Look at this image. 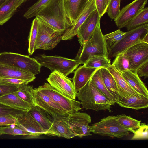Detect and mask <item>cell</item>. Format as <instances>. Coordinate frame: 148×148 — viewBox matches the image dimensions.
Returning a JSON list of instances; mask_svg holds the SVG:
<instances>
[{
    "label": "cell",
    "instance_id": "1",
    "mask_svg": "<svg viewBox=\"0 0 148 148\" xmlns=\"http://www.w3.org/2000/svg\"><path fill=\"white\" fill-rule=\"evenodd\" d=\"M36 17L57 31L65 32L71 27L66 15L64 0H50Z\"/></svg>",
    "mask_w": 148,
    "mask_h": 148
},
{
    "label": "cell",
    "instance_id": "2",
    "mask_svg": "<svg viewBox=\"0 0 148 148\" xmlns=\"http://www.w3.org/2000/svg\"><path fill=\"white\" fill-rule=\"evenodd\" d=\"M77 96L83 108L112 112L110 108L114 104L97 88L91 79L77 93Z\"/></svg>",
    "mask_w": 148,
    "mask_h": 148
},
{
    "label": "cell",
    "instance_id": "3",
    "mask_svg": "<svg viewBox=\"0 0 148 148\" xmlns=\"http://www.w3.org/2000/svg\"><path fill=\"white\" fill-rule=\"evenodd\" d=\"M104 35L101 30L100 22L97 24L90 38L81 45L75 59L83 65L92 55H100L108 57Z\"/></svg>",
    "mask_w": 148,
    "mask_h": 148
},
{
    "label": "cell",
    "instance_id": "4",
    "mask_svg": "<svg viewBox=\"0 0 148 148\" xmlns=\"http://www.w3.org/2000/svg\"><path fill=\"white\" fill-rule=\"evenodd\" d=\"M40 64L51 71H57L67 76L72 73L81 64L75 59H70L58 56H47L39 54L34 58Z\"/></svg>",
    "mask_w": 148,
    "mask_h": 148
},
{
    "label": "cell",
    "instance_id": "5",
    "mask_svg": "<svg viewBox=\"0 0 148 148\" xmlns=\"http://www.w3.org/2000/svg\"><path fill=\"white\" fill-rule=\"evenodd\" d=\"M0 63L24 70L35 75L40 73L42 66L34 58L10 52L0 53Z\"/></svg>",
    "mask_w": 148,
    "mask_h": 148
},
{
    "label": "cell",
    "instance_id": "6",
    "mask_svg": "<svg viewBox=\"0 0 148 148\" xmlns=\"http://www.w3.org/2000/svg\"><path fill=\"white\" fill-rule=\"evenodd\" d=\"M91 132L102 136L121 138L130 134V131L118 122L117 116H109L90 126Z\"/></svg>",
    "mask_w": 148,
    "mask_h": 148
},
{
    "label": "cell",
    "instance_id": "7",
    "mask_svg": "<svg viewBox=\"0 0 148 148\" xmlns=\"http://www.w3.org/2000/svg\"><path fill=\"white\" fill-rule=\"evenodd\" d=\"M37 18L38 25L35 50L38 49H52L62 40V36L64 32L54 29Z\"/></svg>",
    "mask_w": 148,
    "mask_h": 148
},
{
    "label": "cell",
    "instance_id": "8",
    "mask_svg": "<svg viewBox=\"0 0 148 148\" xmlns=\"http://www.w3.org/2000/svg\"><path fill=\"white\" fill-rule=\"evenodd\" d=\"M148 33V24L125 32L121 40L108 51V58L115 57L134 44L142 41Z\"/></svg>",
    "mask_w": 148,
    "mask_h": 148
},
{
    "label": "cell",
    "instance_id": "9",
    "mask_svg": "<svg viewBox=\"0 0 148 148\" xmlns=\"http://www.w3.org/2000/svg\"><path fill=\"white\" fill-rule=\"evenodd\" d=\"M37 88L46 95L54 102L60 106L68 114H71L82 110L81 103L72 99L61 94L48 83L39 86Z\"/></svg>",
    "mask_w": 148,
    "mask_h": 148
},
{
    "label": "cell",
    "instance_id": "10",
    "mask_svg": "<svg viewBox=\"0 0 148 148\" xmlns=\"http://www.w3.org/2000/svg\"><path fill=\"white\" fill-rule=\"evenodd\" d=\"M67 119L70 128L77 136L82 138L92 135L90 126L89 125L91 119L87 113L77 111L68 114Z\"/></svg>",
    "mask_w": 148,
    "mask_h": 148
},
{
    "label": "cell",
    "instance_id": "11",
    "mask_svg": "<svg viewBox=\"0 0 148 148\" xmlns=\"http://www.w3.org/2000/svg\"><path fill=\"white\" fill-rule=\"evenodd\" d=\"M123 53L129 61L131 70L136 72L139 66L148 61V43L142 41L138 42Z\"/></svg>",
    "mask_w": 148,
    "mask_h": 148
},
{
    "label": "cell",
    "instance_id": "12",
    "mask_svg": "<svg viewBox=\"0 0 148 148\" xmlns=\"http://www.w3.org/2000/svg\"><path fill=\"white\" fill-rule=\"evenodd\" d=\"M46 80L58 92L67 97L75 100L77 93L72 82L67 76L55 71L51 72Z\"/></svg>",
    "mask_w": 148,
    "mask_h": 148
},
{
    "label": "cell",
    "instance_id": "13",
    "mask_svg": "<svg viewBox=\"0 0 148 148\" xmlns=\"http://www.w3.org/2000/svg\"><path fill=\"white\" fill-rule=\"evenodd\" d=\"M33 95L36 106L44 110L53 119L59 116L68 114L60 106L37 88L33 89Z\"/></svg>",
    "mask_w": 148,
    "mask_h": 148
},
{
    "label": "cell",
    "instance_id": "14",
    "mask_svg": "<svg viewBox=\"0 0 148 148\" xmlns=\"http://www.w3.org/2000/svg\"><path fill=\"white\" fill-rule=\"evenodd\" d=\"M147 0H134L123 7L114 19L115 24L119 28L125 27L126 24L144 8Z\"/></svg>",
    "mask_w": 148,
    "mask_h": 148
},
{
    "label": "cell",
    "instance_id": "15",
    "mask_svg": "<svg viewBox=\"0 0 148 148\" xmlns=\"http://www.w3.org/2000/svg\"><path fill=\"white\" fill-rule=\"evenodd\" d=\"M67 115L59 116L53 119L52 126L45 135L69 139L77 136L69 125L67 119Z\"/></svg>",
    "mask_w": 148,
    "mask_h": 148
},
{
    "label": "cell",
    "instance_id": "16",
    "mask_svg": "<svg viewBox=\"0 0 148 148\" xmlns=\"http://www.w3.org/2000/svg\"><path fill=\"white\" fill-rule=\"evenodd\" d=\"M100 18L96 9L79 27L77 35L81 45L91 37Z\"/></svg>",
    "mask_w": 148,
    "mask_h": 148
},
{
    "label": "cell",
    "instance_id": "17",
    "mask_svg": "<svg viewBox=\"0 0 148 148\" xmlns=\"http://www.w3.org/2000/svg\"><path fill=\"white\" fill-rule=\"evenodd\" d=\"M96 9L94 0L88 1L74 24L64 32L62 36V40H71L77 35L79 27Z\"/></svg>",
    "mask_w": 148,
    "mask_h": 148
},
{
    "label": "cell",
    "instance_id": "18",
    "mask_svg": "<svg viewBox=\"0 0 148 148\" xmlns=\"http://www.w3.org/2000/svg\"><path fill=\"white\" fill-rule=\"evenodd\" d=\"M0 77L21 79L28 83L36 78L35 75L29 72L0 63Z\"/></svg>",
    "mask_w": 148,
    "mask_h": 148
},
{
    "label": "cell",
    "instance_id": "19",
    "mask_svg": "<svg viewBox=\"0 0 148 148\" xmlns=\"http://www.w3.org/2000/svg\"><path fill=\"white\" fill-rule=\"evenodd\" d=\"M114 77L116 83L119 95V97H127L140 95L136 92L128 84L112 64L107 68Z\"/></svg>",
    "mask_w": 148,
    "mask_h": 148
},
{
    "label": "cell",
    "instance_id": "20",
    "mask_svg": "<svg viewBox=\"0 0 148 148\" xmlns=\"http://www.w3.org/2000/svg\"><path fill=\"white\" fill-rule=\"evenodd\" d=\"M66 15L71 27L73 25L86 5V0H64Z\"/></svg>",
    "mask_w": 148,
    "mask_h": 148
},
{
    "label": "cell",
    "instance_id": "21",
    "mask_svg": "<svg viewBox=\"0 0 148 148\" xmlns=\"http://www.w3.org/2000/svg\"><path fill=\"white\" fill-rule=\"evenodd\" d=\"M18 123L16 125L22 130L31 133L32 138H36L44 134V132L40 126L28 111L18 119Z\"/></svg>",
    "mask_w": 148,
    "mask_h": 148
},
{
    "label": "cell",
    "instance_id": "22",
    "mask_svg": "<svg viewBox=\"0 0 148 148\" xmlns=\"http://www.w3.org/2000/svg\"><path fill=\"white\" fill-rule=\"evenodd\" d=\"M97 69L87 67L84 65L76 69L72 82L77 93L87 83Z\"/></svg>",
    "mask_w": 148,
    "mask_h": 148
},
{
    "label": "cell",
    "instance_id": "23",
    "mask_svg": "<svg viewBox=\"0 0 148 148\" xmlns=\"http://www.w3.org/2000/svg\"><path fill=\"white\" fill-rule=\"evenodd\" d=\"M115 104L123 108L138 110L148 107V97L141 95L127 97H119Z\"/></svg>",
    "mask_w": 148,
    "mask_h": 148
},
{
    "label": "cell",
    "instance_id": "24",
    "mask_svg": "<svg viewBox=\"0 0 148 148\" xmlns=\"http://www.w3.org/2000/svg\"><path fill=\"white\" fill-rule=\"evenodd\" d=\"M121 75L130 85L138 93L148 97V91L136 72L128 70L121 73Z\"/></svg>",
    "mask_w": 148,
    "mask_h": 148
},
{
    "label": "cell",
    "instance_id": "25",
    "mask_svg": "<svg viewBox=\"0 0 148 148\" xmlns=\"http://www.w3.org/2000/svg\"><path fill=\"white\" fill-rule=\"evenodd\" d=\"M28 111L40 126L45 134L53 124L52 118L44 110L37 106H32Z\"/></svg>",
    "mask_w": 148,
    "mask_h": 148
},
{
    "label": "cell",
    "instance_id": "26",
    "mask_svg": "<svg viewBox=\"0 0 148 148\" xmlns=\"http://www.w3.org/2000/svg\"><path fill=\"white\" fill-rule=\"evenodd\" d=\"M25 0H6L0 7V25L7 22Z\"/></svg>",
    "mask_w": 148,
    "mask_h": 148
},
{
    "label": "cell",
    "instance_id": "27",
    "mask_svg": "<svg viewBox=\"0 0 148 148\" xmlns=\"http://www.w3.org/2000/svg\"><path fill=\"white\" fill-rule=\"evenodd\" d=\"M0 103L11 107L28 111L32 106L28 103L20 98L15 92L0 97Z\"/></svg>",
    "mask_w": 148,
    "mask_h": 148
},
{
    "label": "cell",
    "instance_id": "28",
    "mask_svg": "<svg viewBox=\"0 0 148 148\" xmlns=\"http://www.w3.org/2000/svg\"><path fill=\"white\" fill-rule=\"evenodd\" d=\"M100 71L105 86L115 99L116 102L120 97L116 81L113 75L107 68H100Z\"/></svg>",
    "mask_w": 148,
    "mask_h": 148
},
{
    "label": "cell",
    "instance_id": "29",
    "mask_svg": "<svg viewBox=\"0 0 148 148\" xmlns=\"http://www.w3.org/2000/svg\"><path fill=\"white\" fill-rule=\"evenodd\" d=\"M91 79L97 88L114 105L115 100L105 86L101 75L100 68L96 70Z\"/></svg>",
    "mask_w": 148,
    "mask_h": 148
},
{
    "label": "cell",
    "instance_id": "30",
    "mask_svg": "<svg viewBox=\"0 0 148 148\" xmlns=\"http://www.w3.org/2000/svg\"><path fill=\"white\" fill-rule=\"evenodd\" d=\"M111 64L110 59L106 56L100 55L91 56L84 65L89 68L99 69L107 68Z\"/></svg>",
    "mask_w": 148,
    "mask_h": 148
},
{
    "label": "cell",
    "instance_id": "31",
    "mask_svg": "<svg viewBox=\"0 0 148 148\" xmlns=\"http://www.w3.org/2000/svg\"><path fill=\"white\" fill-rule=\"evenodd\" d=\"M148 24V8H144L126 25L127 31L131 30L143 25Z\"/></svg>",
    "mask_w": 148,
    "mask_h": 148
},
{
    "label": "cell",
    "instance_id": "32",
    "mask_svg": "<svg viewBox=\"0 0 148 148\" xmlns=\"http://www.w3.org/2000/svg\"><path fill=\"white\" fill-rule=\"evenodd\" d=\"M18 90L16 94L21 99L29 103L31 106H35L33 97V88L32 86L27 84L18 85Z\"/></svg>",
    "mask_w": 148,
    "mask_h": 148
},
{
    "label": "cell",
    "instance_id": "33",
    "mask_svg": "<svg viewBox=\"0 0 148 148\" xmlns=\"http://www.w3.org/2000/svg\"><path fill=\"white\" fill-rule=\"evenodd\" d=\"M119 123L125 129L130 131L135 130L140 126L141 120H138L125 114L117 116Z\"/></svg>",
    "mask_w": 148,
    "mask_h": 148
},
{
    "label": "cell",
    "instance_id": "34",
    "mask_svg": "<svg viewBox=\"0 0 148 148\" xmlns=\"http://www.w3.org/2000/svg\"><path fill=\"white\" fill-rule=\"evenodd\" d=\"M125 34L119 29L104 35L108 51L121 40Z\"/></svg>",
    "mask_w": 148,
    "mask_h": 148
},
{
    "label": "cell",
    "instance_id": "35",
    "mask_svg": "<svg viewBox=\"0 0 148 148\" xmlns=\"http://www.w3.org/2000/svg\"><path fill=\"white\" fill-rule=\"evenodd\" d=\"M38 22L36 17L33 21L28 38V52L29 55H32L35 51V47L36 40Z\"/></svg>",
    "mask_w": 148,
    "mask_h": 148
},
{
    "label": "cell",
    "instance_id": "36",
    "mask_svg": "<svg viewBox=\"0 0 148 148\" xmlns=\"http://www.w3.org/2000/svg\"><path fill=\"white\" fill-rule=\"evenodd\" d=\"M112 65L121 73L127 70H131L129 61L123 53L115 57Z\"/></svg>",
    "mask_w": 148,
    "mask_h": 148
},
{
    "label": "cell",
    "instance_id": "37",
    "mask_svg": "<svg viewBox=\"0 0 148 148\" xmlns=\"http://www.w3.org/2000/svg\"><path fill=\"white\" fill-rule=\"evenodd\" d=\"M4 134L16 135H26L29 138H32V134L23 130L18 127L16 125L12 126L11 125L6 126H0V136Z\"/></svg>",
    "mask_w": 148,
    "mask_h": 148
},
{
    "label": "cell",
    "instance_id": "38",
    "mask_svg": "<svg viewBox=\"0 0 148 148\" xmlns=\"http://www.w3.org/2000/svg\"><path fill=\"white\" fill-rule=\"evenodd\" d=\"M27 112L13 108L0 103V116H11L18 119Z\"/></svg>",
    "mask_w": 148,
    "mask_h": 148
},
{
    "label": "cell",
    "instance_id": "39",
    "mask_svg": "<svg viewBox=\"0 0 148 148\" xmlns=\"http://www.w3.org/2000/svg\"><path fill=\"white\" fill-rule=\"evenodd\" d=\"M50 0H39L34 5L29 8L25 13L23 16L27 19L36 16L41 9Z\"/></svg>",
    "mask_w": 148,
    "mask_h": 148
},
{
    "label": "cell",
    "instance_id": "40",
    "mask_svg": "<svg viewBox=\"0 0 148 148\" xmlns=\"http://www.w3.org/2000/svg\"><path fill=\"white\" fill-rule=\"evenodd\" d=\"M133 133L132 140H147L148 139V126L145 123H141L137 129L130 131Z\"/></svg>",
    "mask_w": 148,
    "mask_h": 148
},
{
    "label": "cell",
    "instance_id": "41",
    "mask_svg": "<svg viewBox=\"0 0 148 148\" xmlns=\"http://www.w3.org/2000/svg\"><path fill=\"white\" fill-rule=\"evenodd\" d=\"M121 0H110L109 3L107 12L112 20H114L119 14L120 11Z\"/></svg>",
    "mask_w": 148,
    "mask_h": 148
},
{
    "label": "cell",
    "instance_id": "42",
    "mask_svg": "<svg viewBox=\"0 0 148 148\" xmlns=\"http://www.w3.org/2000/svg\"><path fill=\"white\" fill-rule=\"evenodd\" d=\"M18 85L4 83H0V97L17 92Z\"/></svg>",
    "mask_w": 148,
    "mask_h": 148
},
{
    "label": "cell",
    "instance_id": "43",
    "mask_svg": "<svg viewBox=\"0 0 148 148\" xmlns=\"http://www.w3.org/2000/svg\"><path fill=\"white\" fill-rule=\"evenodd\" d=\"M96 8L101 17L107 12L108 5L106 0H94Z\"/></svg>",
    "mask_w": 148,
    "mask_h": 148
},
{
    "label": "cell",
    "instance_id": "44",
    "mask_svg": "<svg viewBox=\"0 0 148 148\" xmlns=\"http://www.w3.org/2000/svg\"><path fill=\"white\" fill-rule=\"evenodd\" d=\"M18 119L12 117L0 116V126H8L12 125H17Z\"/></svg>",
    "mask_w": 148,
    "mask_h": 148
},
{
    "label": "cell",
    "instance_id": "45",
    "mask_svg": "<svg viewBox=\"0 0 148 148\" xmlns=\"http://www.w3.org/2000/svg\"><path fill=\"white\" fill-rule=\"evenodd\" d=\"M0 83H8L16 85L28 84V83L24 80L9 78L0 77Z\"/></svg>",
    "mask_w": 148,
    "mask_h": 148
},
{
    "label": "cell",
    "instance_id": "46",
    "mask_svg": "<svg viewBox=\"0 0 148 148\" xmlns=\"http://www.w3.org/2000/svg\"><path fill=\"white\" fill-rule=\"evenodd\" d=\"M137 73L139 77H148V61L142 64L137 69Z\"/></svg>",
    "mask_w": 148,
    "mask_h": 148
},
{
    "label": "cell",
    "instance_id": "47",
    "mask_svg": "<svg viewBox=\"0 0 148 148\" xmlns=\"http://www.w3.org/2000/svg\"><path fill=\"white\" fill-rule=\"evenodd\" d=\"M142 41L148 43V33L145 36Z\"/></svg>",
    "mask_w": 148,
    "mask_h": 148
},
{
    "label": "cell",
    "instance_id": "48",
    "mask_svg": "<svg viewBox=\"0 0 148 148\" xmlns=\"http://www.w3.org/2000/svg\"><path fill=\"white\" fill-rule=\"evenodd\" d=\"M6 0H0V7Z\"/></svg>",
    "mask_w": 148,
    "mask_h": 148
},
{
    "label": "cell",
    "instance_id": "49",
    "mask_svg": "<svg viewBox=\"0 0 148 148\" xmlns=\"http://www.w3.org/2000/svg\"><path fill=\"white\" fill-rule=\"evenodd\" d=\"M106 0L107 3L108 5V4L109 3L110 0Z\"/></svg>",
    "mask_w": 148,
    "mask_h": 148
},
{
    "label": "cell",
    "instance_id": "50",
    "mask_svg": "<svg viewBox=\"0 0 148 148\" xmlns=\"http://www.w3.org/2000/svg\"><path fill=\"white\" fill-rule=\"evenodd\" d=\"M86 0V1H88L89 0Z\"/></svg>",
    "mask_w": 148,
    "mask_h": 148
},
{
    "label": "cell",
    "instance_id": "51",
    "mask_svg": "<svg viewBox=\"0 0 148 148\" xmlns=\"http://www.w3.org/2000/svg\"><path fill=\"white\" fill-rule=\"evenodd\" d=\"M25 0V1H26V0Z\"/></svg>",
    "mask_w": 148,
    "mask_h": 148
}]
</instances>
